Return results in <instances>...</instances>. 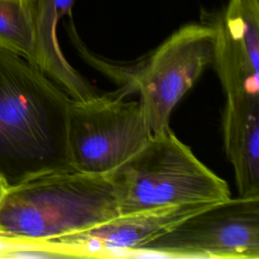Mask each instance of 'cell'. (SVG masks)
I'll return each instance as SVG.
<instances>
[{
	"mask_svg": "<svg viewBox=\"0 0 259 259\" xmlns=\"http://www.w3.org/2000/svg\"><path fill=\"white\" fill-rule=\"evenodd\" d=\"M117 215L109 175L72 169L8 186L0 201V235L48 242Z\"/></svg>",
	"mask_w": 259,
	"mask_h": 259,
	"instance_id": "obj_2",
	"label": "cell"
},
{
	"mask_svg": "<svg viewBox=\"0 0 259 259\" xmlns=\"http://www.w3.org/2000/svg\"><path fill=\"white\" fill-rule=\"evenodd\" d=\"M209 23L215 32L212 65L226 100L259 97V0H230Z\"/></svg>",
	"mask_w": 259,
	"mask_h": 259,
	"instance_id": "obj_7",
	"label": "cell"
},
{
	"mask_svg": "<svg viewBox=\"0 0 259 259\" xmlns=\"http://www.w3.org/2000/svg\"><path fill=\"white\" fill-rule=\"evenodd\" d=\"M136 253L258 259L259 196L230 197L219 202L147 242Z\"/></svg>",
	"mask_w": 259,
	"mask_h": 259,
	"instance_id": "obj_6",
	"label": "cell"
},
{
	"mask_svg": "<svg viewBox=\"0 0 259 259\" xmlns=\"http://www.w3.org/2000/svg\"><path fill=\"white\" fill-rule=\"evenodd\" d=\"M214 37L210 23L186 24L146 58L128 65L97 58L82 41L75 47L88 63L112 78L124 96L139 94L147 126L154 136L170 128L172 110L212 65Z\"/></svg>",
	"mask_w": 259,
	"mask_h": 259,
	"instance_id": "obj_3",
	"label": "cell"
},
{
	"mask_svg": "<svg viewBox=\"0 0 259 259\" xmlns=\"http://www.w3.org/2000/svg\"><path fill=\"white\" fill-rule=\"evenodd\" d=\"M7 184L5 183V181L0 177V201H1V199H2V197H3V195H4V193H5V191H6V189H7Z\"/></svg>",
	"mask_w": 259,
	"mask_h": 259,
	"instance_id": "obj_12",
	"label": "cell"
},
{
	"mask_svg": "<svg viewBox=\"0 0 259 259\" xmlns=\"http://www.w3.org/2000/svg\"><path fill=\"white\" fill-rule=\"evenodd\" d=\"M37 0H0V49L33 64L36 47Z\"/></svg>",
	"mask_w": 259,
	"mask_h": 259,
	"instance_id": "obj_11",
	"label": "cell"
},
{
	"mask_svg": "<svg viewBox=\"0 0 259 259\" xmlns=\"http://www.w3.org/2000/svg\"><path fill=\"white\" fill-rule=\"evenodd\" d=\"M222 128L239 196H259V97L226 100Z\"/></svg>",
	"mask_w": 259,
	"mask_h": 259,
	"instance_id": "obj_9",
	"label": "cell"
},
{
	"mask_svg": "<svg viewBox=\"0 0 259 259\" xmlns=\"http://www.w3.org/2000/svg\"><path fill=\"white\" fill-rule=\"evenodd\" d=\"M219 202L168 205L119 214L93 228L48 241L65 257H105L135 252L184 220Z\"/></svg>",
	"mask_w": 259,
	"mask_h": 259,
	"instance_id": "obj_8",
	"label": "cell"
},
{
	"mask_svg": "<svg viewBox=\"0 0 259 259\" xmlns=\"http://www.w3.org/2000/svg\"><path fill=\"white\" fill-rule=\"evenodd\" d=\"M69 99L35 65L0 49V177L7 186L72 170Z\"/></svg>",
	"mask_w": 259,
	"mask_h": 259,
	"instance_id": "obj_1",
	"label": "cell"
},
{
	"mask_svg": "<svg viewBox=\"0 0 259 259\" xmlns=\"http://www.w3.org/2000/svg\"><path fill=\"white\" fill-rule=\"evenodd\" d=\"M117 91L69 99L68 149L73 170L108 175L151 137L139 100Z\"/></svg>",
	"mask_w": 259,
	"mask_h": 259,
	"instance_id": "obj_5",
	"label": "cell"
},
{
	"mask_svg": "<svg viewBox=\"0 0 259 259\" xmlns=\"http://www.w3.org/2000/svg\"><path fill=\"white\" fill-rule=\"evenodd\" d=\"M75 0H37L36 47L33 65L56 82L71 98L88 99L96 88L65 58L57 36L59 20L72 16Z\"/></svg>",
	"mask_w": 259,
	"mask_h": 259,
	"instance_id": "obj_10",
	"label": "cell"
},
{
	"mask_svg": "<svg viewBox=\"0 0 259 259\" xmlns=\"http://www.w3.org/2000/svg\"><path fill=\"white\" fill-rule=\"evenodd\" d=\"M119 214L168 205L222 202L228 183L206 167L169 128L108 174Z\"/></svg>",
	"mask_w": 259,
	"mask_h": 259,
	"instance_id": "obj_4",
	"label": "cell"
}]
</instances>
